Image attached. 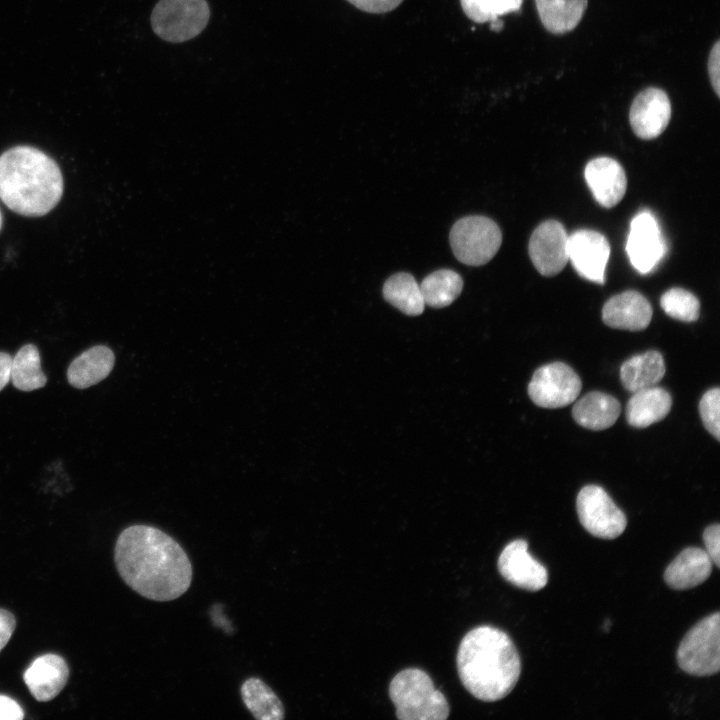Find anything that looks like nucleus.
Masks as SVG:
<instances>
[{"instance_id":"obj_1","label":"nucleus","mask_w":720,"mask_h":720,"mask_svg":"<svg viewBox=\"0 0 720 720\" xmlns=\"http://www.w3.org/2000/svg\"><path fill=\"white\" fill-rule=\"evenodd\" d=\"M114 559L123 581L154 601L182 596L192 582V565L181 545L162 530L133 525L117 538Z\"/></svg>"},{"instance_id":"obj_2","label":"nucleus","mask_w":720,"mask_h":720,"mask_svg":"<svg viewBox=\"0 0 720 720\" xmlns=\"http://www.w3.org/2000/svg\"><path fill=\"white\" fill-rule=\"evenodd\" d=\"M457 669L462 684L475 698L493 702L513 690L521 673V660L508 634L483 625L461 640Z\"/></svg>"},{"instance_id":"obj_3","label":"nucleus","mask_w":720,"mask_h":720,"mask_svg":"<svg viewBox=\"0 0 720 720\" xmlns=\"http://www.w3.org/2000/svg\"><path fill=\"white\" fill-rule=\"evenodd\" d=\"M63 194V178L56 162L30 146H16L0 156V199L24 216L51 211Z\"/></svg>"},{"instance_id":"obj_4","label":"nucleus","mask_w":720,"mask_h":720,"mask_svg":"<svg viewBox=\"0 0 720 720\" xmlns=\"http://www.w3.org/2000/svg\"><path fill=\"white\" fill-rule=\"evenodd\" d=\"M389 696L401 720H445L449 705L430 676L418 668L402 670L389 685Z\"/></svg>"},{"instance_id":"obj_5","label":"nucleus","mask_w":720,"mask_h":720,"mask_svg":"<svg viewBox=\"0 0 720 720\" xmlns=\"http://www.w3.org/2000/svg\"><path fill=\"white\" fill-rule=\"evenodd\" d=\"M677 663L693 676H711L719 672V612L703 618L687 632L677 650Z\"/></svg>"},{"instance_id":"obj_6","label":"nucleus","mask_w":720,"mask_h":720,"mask_svg":"<svg viewBox=\"0 0 720 720\" xmlns=\"http://www.w3.org/2000/svg\"><path fill=\"white\" fill-rule=\"evenodd\" d=\"M449 239L452 251L460 262L480 266L497 253L502 233L492 219L475 215L459 219L453 225Z\"/></svg>"},{"instance_id":"obj_7","label":"nucleus","mask_w":720,"mask_h":720,"mask_svg":"<svg viewBox=\"0 0 720 720\" xmlns=\"http://www.w3.org/2000/svg\"><path fill=\"white\" fill-rule=\"evenodd\" d=\"M209 14L205 0H160L153 9L151 23L159 37L178 43L200 34Z\"/></svg>"},{"instance_id":"obj_8","label":"nucleus","mask_w":720,"mask_h":720,"mask_svg":"<svg viewBox=\"0 0 720 720\" xmlns=\"http://www.w3.org/2000/svg\"><path fill=\"white\" fill-rule=\"evenodd\" d=\"M576 509L581 525L595 537L615 539L627 526L624 512L598 485H586L579 491Z\"/></svg>"},{"instance_id":"obj_9","label":"nucleus","mask_w":720,"mask_h":720,"mask_svg":"<svg viewBox=\"0 0 720 720\" xmlns=\"http://www.w3.org/2000/svg\"><path fill=\"white\" fill-rule=\"evenodd\" d=\"M582 382L578 374L563 362L539 367L528 384V395L539 407L561 408L578 397Z\"/></svg>"},{"instance_id":"obj_10","label":"nucleus","mask_w":720,"mask_h":720,"mask_svg":"<svg viewBox=\"0 0 720 720\" xmlns=\"http://www.w3.org/2000/svg\"><path fill=\"white\" fill-rule=\"evenodd\" d=\"M626 252L632 266L641 274L651 272L664 257L666 244L650 211L644 210L632 219Z\"/></svg>"},{"instance_id":"obj_11","label":"nucleus","mask_w":720,"mask_h":720,"mask_svg":"<svg viewBox=\"0 0 720 720\" xmlns=\"http://www.w3.org/2000/svg\"><path fill=\"white\" fill-rule=\"evenodd\" d=\"M529 255L534 267L544 276H554L567 264L568 235L556 220L542 222L529 240Z\"/></svg>"},{"instance_id":"obj_12","label":"nucleus","mask_w":720,"mask_h":720,"mask_svg":"<svg viewBox=\"0 0 720 720\" xmlns=\"http://www.w3.org/2000/svg\"><path fill=\"white\" fill-rule=\"evenodd\" d=\"M498 571L509 583L528 591H538L548 582V571L533 558L524 539L508 543L497 562Z\"/></svg>"},{"instance_id":"obj_13","label":"nucleus","mask_w":720,"mask_h":720,"mask_svg":"<svg viewBox=\"0 0 720 720\" xmlns=\"http://www.w3.org/2000/svg\"><path fill=\"white\" fill-rule=\"evenodd\" d=\"M610 245L606 237L594 230L581 229L568 236V258L580 276L604 283Z\"/></svg>"},{"instance_id":"obj_14","label":"nucleus","mask_w":720,"mask_h":720,"mask_svg":"<svg viewBox=\"0 0 720 720\" xmlns=\"http://www.w3.org/2000/svg\"><path fill=\"white\" fill-rule=\"evenodd\" d=\"M671 118V103L667 94L650 87L641 91L633 100L629 120L635 135L644 140L658 137Z\"/></svg>"},{"instance_id":"obj_15","label":"nucleus","mask_w":720,"mask_h":720,"mask_svg":"<svg viewBox=\"0 0 720 720\" xmlns=\"http://www.w3.org/2000/svg\"><path fill=\"white\" fill-rule=\"evenodd\" d=\"M584 176L594 198L605 208L617 205L625 195V171L620 163L612 158L592 159L585 167Z\"/></svg>"},{"instance_id":"obj_16","label":"nucleus","mask_w":720,"mask_h":720,"mask_svg":"<svg viewBox=\"0 0 720 720\" xmlns=\"http://www.w3.org/2000/svg\"><path fill=\"white\" fill-rule=\"evenodd\" d=\"M652 314L649 301L635 290H627L611 297L602 308V320L607 326L629 331L647 328Z\"/></svg>"},{"instance_id":"obj_17","label":"nucleus","mask_w":720,"mask_h":720,"mask_svg":"<svg viewBox=\"0 0 720 720\" xmlns=\"http://www.w3.org/2000/svg\"><path fill=\"white\" fill-rule=\"evenodd\" d=\"M69 669L65 660L56 654L36 658L23 675L32 696L41 702L55 698L67 683Z\"/></svg>"},{"instance_id":"obj_18","label":"nucleus","mask_w":720,"mask_h":720,"mask_svg":"<svg viewBox=\"0 0 720 720\" xmlns=\"http://www.w3.org/2000/svg\"><path fill=\"white\" fill-rule=\"evenodd\" d=\"M712 571V560L699 547H687L667 566L664 580L674 590H686L706 581Z\"/></svg>"},{"instance_id":"obj_19","label":"nucleus","mask_w":720,"mask_h":720,"mask_svg":"<svg viewBox=\"0 0 720 720\" xmlns=\"http://www.w3.org/2000/svg\"><path fill=\"white\" fill-rule=\"evenodd\" d=\"M672 398L661 387L651 386L636 392L626 405V420L636 428H645L664 419L670 412Z\"/></svg>"},{"instance_id":"obj_20","label":"nucleus","mask_w":720,"mask_h":720,"mask_svg":"<svg viewBox=\"0 0 720 720\" xmlns=\"http://www.w3.org/2000/svg\"><path fill=\"white\" fill-rule=\"evenodd\" d=\"M114 362L115 356L110 348L94 346L71 362L67 370L68 382L78 389L93 386L109 375Z\"/></svg>"},{"instance_id":"obj_21","label":"nucleus","mask_w":720,"mask_h":720,"mask_svg":"<svg viewBox=\"0 0 720 720\" xmlns=\"http://www.w3.org/2000/svg\"><path fill=\"white\" fill-rule=\"evenodd\" d=\"M620 412L621 405L616 398L600 391H592L574 404L572 416L580 426L599 431L611 427Z\"/></svg>"},{"instance_id":"obj_22","label":"nucleus","mask_w":720,"mask_h":720,"mask_svg":"<svg viewBox=\"0 0 720 720\" xmlns=\"http://www.w3.org/2000/svg\"><path fill=\"white\" fill-rule=\"evenodd\" d=\"M665 372V362L661 353L650 350L623 362L620 367V379L623 387L633 393L655 386L662 380Z\"/></svg>"},{"instance_id":"obj_23","label":"nucleus","mask_w":720,"mask_h":720,"mask_svg":"<svg viewBox=\"0 0 720 720\" xmlns=\"http://www.w3.org/2000/svg\"><path fill=\"white\" fill-rule=\"evenodd\" d=\"M543 26L551 33L564 34L580 22L587 0H535Z\"/></svg>"},{"instance_id":"obj_24","label":"nucleus","mask_w":720,"mask_h":720,"mask_svg":"<svg viewBox=\"0 0 720 720\" xmlns=\"http://www.w3.org/2000/svg\"><path fill=\"white\" fill-rule=\"evenodd\" d=\"M241 697L246 708L254 718L259 720H282L285 709L274 691L261 679H246L240 688Z\"/></svg>"},{"instance_id":"obj_25","label":"nucleus","mask_w":720,"mask_h":720,"mask_svg":"<svg viewBox=\"0 0 720 720\" xmlns=\"http://www.w3.org/2000/svg\"><path fill=\"white\" fill-rule=\"evenodd\" d=\"M384 299L406 315H420L425 302L415 278L405 272L389 277L383 286Z\"/></svg>"},{"instance_id":"obj_26","label":"nucleus","mask_w":720,"mask_h":720,"mask_svg":"<svg viewBox=\"0 0 720 720\" xmlns=\"http://www.w3.org/2000/svg\"><path fill=\"white\" fill-rule=\"evenodd\" d=\"M419 286L425 305L443 308L460 295L463 279L453 270L440 269L426 276Z\"/></svg>"},{"instance_id":"obj_27","label":"nucleus","mask_w":720,"mask_h":720,"mask_svg":"<svg viewBox=\"0 0 720 720\" xmlns=\"http://www.w3.org/2000/svg\"><path fill=\"white\" fill-rule=\"evenodd\" d=\"M11 381L21 391H33L45 386L47 377L41 369V359L37 347L24 345L12 358Z\"/></svg>"},{"instance_id":"obj_28","label":"nucleus","mask_w":720,"mask_h":720,"mask_svg":"<svg viewBox=\"0 0 720 720\" xmlns=\"http://www.w3.org/2000/svg\"><path fill=\"white\" fill-rule=\"evenodd\" d=\"M664 312L679 321H696L700 314V302L691 292L683 288H671L660 299Z\"/></svg>"},{"instance_id":"obj_29","label":"nucleus","mask_w":720,"mask_h":720,"mask_svg":"<svg viewBox=\"0 0 720 720\" xmlns=\"http://www.w3.org/2000/svg\"><path fill=\"white\" fill-rule=\"evenodd\" d=\"M468 18L477 23L490 22L520 10L523 0H460Z\"/></svg>"},{"instance_id":"obj_30","label":"nucleus","mask_w":720,"mask_h":720,"mask_svg":"<svg viewBox=\"0 0 720 720\" xmlns=\"http://www.w3.org/2000/svg\"><path fill=\"white\" fill-rule=\"evenodd\" d=\"M699 413L704 427L717 440H720V389L706 391L699 402Z\"/></svg>"},{"instance_id":"obj_31","label":"nucleus","mask_w":720,"mask_h":720,"mask_svg":"<svg viewBox=\"0 0 720 720\" xmlns=\"http://www.w3.org/2000/svg\"><path fill=\"white\" fill-rule=\"evenodd\" d=\"M705 551L717 568L720 567V525H709L703 532Z\"/></svg>"},{"instance_id":"obj_32","label":"nucleus","mask_w":720,"mask_h":720,"mask_svg":"<svg viewBox=\"0 0 720 720\" xmlns=\"http://www.w3.org/2000/svg\"><path fill=\"white\" fill-rule=\"evenodd\" d=\"M358 9L369 13H385L395 9L403 0H347Z\"/></svg>"},{"instance_id":"obj_33","label":"nucleus","mask_w":720,"mask_h":720,"mask_svg":"<svg viewBox=\"0 0 720 720\" xmlns=\"http://www.w3.org/2000/svg\"><path fill=\"white\" fill-rule=\"evenodd\" d=\"M708 74L717 96L720 95V42L717 41L709 55Z\"/></svg>"},{"instance_id":"obj_34","label":"nucleus","mask_w":720,"mask_h":720,"mask_svg":"<svg viewBox=\"0 0 720 720\" xmlns=\"http://www.w3.org/2000/svg\"><path fill=\"white\" fill-rule=\"evenodd\" d=\"M24 712L21 706L12 698L0 695V720H21Z\"/></svg>"},{"instance_id":"obj_35","label":"nucleus","mask_w":720,"mask_h":720,"mask_svg":"<svg viewBox=\"0 0 720 720\" xmlns=\"http://www.w3.org/2000/svg\"><path fill=\"white\" fill-rule=\"evenodd\" d=\"M15 626L16 621L13 614L0 608V652L10 640Z\"/></svg>"},{"instance_id":"obj_36","label":"nucleus","mask_w":720,"mask_h":720,"mask_svg":"<svg viewBox=\"0 0 720 720\" xmlns=\"http://www.w3.org/2000/svg\"><path fill=\"white\" fill-rule=\"evenodd\" d=\"M11 365L12 357L5 352H0V391L11 380Z\"/></svg>"},{"instance_id":"obj_37","label":"nucleus","mask_w":720,"mask_h":720,"mask_svg":"<svg viewBox=\"0 0 720 720\" xmlns=\"http://www.w3.org/2000/svg\"><path fill=\"white\" fill-rule=\"evenodd\" d=\"M490 23H491L490 28H491L492 30L496 31V32L499 31V30H501L502 27H503V23H502V21H501L499 18L490 21Z\"/></svg>"},{"instance_id":"obj_38","label":"nucleus","mask_w":720,"mask_h":720,"mask_svg":"<svg viewBox=\"0 0 720 720\" xmlns=\"http://www.w3.org/2000/svg\"><path fill=\"white\" fill-rule=\"evenodd\" d=\"M610 626H611V622L608 619H606V621L604 623V630L609 631Z\"/></svg>"},{"instance_id":"obj_39","label":"nucleus","mask_w":720,"mask_h":720,"mask_svg":"<svg viewBox=\"0 0 720 720\" xmlns=\"http://www.w3.org/2000/svg\"><path fill=\"white\" fill-rule=\"evenodd\" d=\"M1 224H2V216H1V211H0V229H1Z\"/></svg>"}]
</instances>
